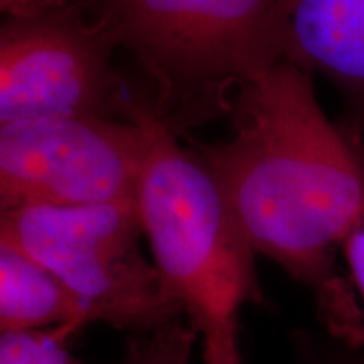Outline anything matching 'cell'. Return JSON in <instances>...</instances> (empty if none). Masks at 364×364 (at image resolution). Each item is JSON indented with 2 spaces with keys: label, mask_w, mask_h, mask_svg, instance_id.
Listing matches in <instances>:
<instances>
[{
  "label": "cell",
  "mask_w": 364,
  "mask_h": 364,
  "mask_svg": "<svg viewBox=\"0 0 364 364\" xmlns=\"http://www.w3.org/2000/svg\"><path fill=\"white\" fill-rule=\"evenodd\" d=\"M233 135L199 145L255 250L312 290L332 339L361 349L364 314L336 255L364 215V162L331 124L312 73L277 61L241 88Z\"/></svg>",
  "instance_id": "cell-1"
},
{
  "label": "cell",
  "mask_w": 364,
  "mask_h": 364,
  "mask_svg": "<svg viewBox=\"0 0 364 364\" xmlns=\"http://www.w3.org/2000/svg\"><path fill=\"white\" fill-rule=\"evenodd\" d=\"M280 0H88L90 17L134 54L176 135L231 115L236 93L275 63Z\"/></svg>",
  "instance_id": "cell-2"
},
{
  "label": "cell",
  "mask_w": 364,
  "mask_h": 364,
  "mask_svg": "<svg viewBox=\"0 0 364 364\" xmlns=\"http://www.w3.org/2000/svg\"><path fill=\"white\" fill-rule=\"evenodd\" d=\"M135 103L147 129L136 208L154 263L199 332L238 324L245 304L262 302L255 250L206 164Z\"/></svg>",
  "instance_id": "cell-3"
},
{
  "label": "cell",
  "mask_w": 364,
  "mask_h": 364,
  "mask_svg": "<svg viewBox=\"0 0 364 364\" xmlns=\"http://www.w3.org/2000/svg\"><path fill=\"white\" fill-rule=\"evenodd\" d=\"M136 199L2 211L0 241L51 270L86 304L93 322L150 332L186 317L156 263L140 250Z\"/></svg>",
  "instance_id": "cell-4"
},
{
  "label": "cell",
  "mask_w": 364,
  "mask_h": 364,
  "mask_svg": "<svg viewBox=\"0 0 364 364\" xmlns=\"http://www.w3.org/2000/svg\"><path fill=\"white\" fill-rule=\"evenodd\" d=\"M0 125L27 118H129L117 44L71 0H0Z\"/></svg>",
  "instance_id": "cell-5"
},
{
  "label": "cell",
  "mask_w": 364,
  "mask_h": 364,
  "mask_svg": "<svg viewBox=\"0 0 364 364\" xmlns=\"http://www.w3.org/2000/svg\"><path fill=\"white\" fill-rule=\"evenodd\" d=\"M130 118L51 117L0 125V206H85L136 199L147 129Z\"/></svg>",
  "instance_id": "cell-6"
},
{
  "label": "cell",
  "mask_w": 364,
  "mask_h": 364,
  "mask_svg": "<svg viewBox=\"0 0 364 364\" xmlns=\"http://www.w3.org/2000/svg\"><path fill=\"white\" fill-rule=\"evenodd\" d=\"M272 54L338 86L349 103L344 127L364 120V0H280Z\"/></svg>",
  "instance_id": "cell-7"
},
{
  "label": "cell",
  "mask_w": 364,
  "mask_h": 364,
  "mask_svg": "<svg viewBox=\"0 0 364 364\" xmlns=\"http://www.w3.org/2000/svg\"><path fill=\"white\" fill-rule=\"evenodd\" d=\"M93 322L90 309L51 270L19 248L0 241L2 332L68 329Z\"/></svg>",
  "instance_id": "cell-8"
},
{
  "label": "cell",
  "mask_w": 364,
  "mask_h": 364,
  "mask_svg": "<svg viewBox=\"0 0 364 364\" xmlns=\"http://www.w3.org/2000/svg\"><path fill=\"white\" fill-rule=\"evenodd\" d=\"M198 331L191 321L174 322L150 332L139 334L132 341L122 364H191Z\"/></svg>",
  "instance_id": "cell-9"
},
{
  "label": "cell",
  "mask_w": 364,
  "mask_h": 364,
  "mask_svg": "<svg viewBox=\"0 0 364 364\" xmlns=\"http://www.w3.org/2000/svg\"><path fill=\"white\" fill-rule=\"evenodd\" d=\"M73 334L68 329L2 332L0 364H83L68 348Z\"/></svg>",
  "instance_id": "cell-10"
},
{
  "label": "cell",
  "mask_w": 364,
  "mask_h": 364,
  "mask_svg": "<svg viewBox=\"0 0 364 364\" xmlns=\"http://www.w3.org/2000/svg\"><path fill=\"white\" fill-rule=\"evenodd\" d=\"M204 364H241L238 324L213 327L201 332Z\"/></svg>",
  "instance_id": "cell-11"
},
{
  "label": "cell",
  "mask_w": 364,
  "mask_h": 364,
  "mask_svg": "<svg viewBox=\"0 0 364 364\" xmlns=\"http://www.w3.org/2000/svg\"><path fill=\"white\" fill-rule=\"evenodd\" d=\"M341 252L349 267L354 289L364 304V215L346 236Z\"/></svg>",
  "instance_id": "cell-12"
},
{
  "label": "cell",
  "mask_w": 364,
  "mask_h": 364,
  "mask_svg": "<svg viewBox=\"0 0 364 364\" xmlns=\"http://www.w3.org/2000/svg\"><path fill=\"white\" fill-rule=\"evenodd\" d=\"M309 364H364V354L359 349L338 343V348L332 349V351L314 354Z\"/></svg>",
  "instance_id": "cell-13"
},
{
  "label": "cell",
  "mask_w": 364,
  "mask_h": 364,
  "mask_svg": "<svg viewBox=\"0 0 364 364\" xmlns=\"http://www.w3.org/2000/svg\"><path fill=\"white\" fill-rule=\"evenodd\" d=\"M346 134H348L349 139L353 140V144L356 145L359 156H361L363 162H364V120L359 122V124L353 125V127H341Z\"/></svg>",
  "instance_id": "cell-14"
}]
</instances>
